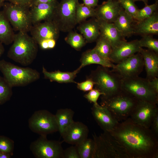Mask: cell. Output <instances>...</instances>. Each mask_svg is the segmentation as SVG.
I'll list each match as a JSON object with an SVG mask.
<instances>
[{"mask_svg": "<svg viewBox=\"0 0 158 158\" xmlns=\"http://www.w3.org/2000/svg\"><path fill=\"white\" fill-rule=\"evenodd\" d=\"M126 149L130 158H158V138L150 128L130 117L119 122L109 132Z\"/></svg>", "mask_w": 158, "mask_h": 158, "instance_id": "6da1fadb", "label": "cell"}, {"mask_svg": "<svg viewBox=\"0 0 158 158\" xmlns=\"http://www.w3.org/2000/svg\"><path fill=\"white\" fill-rule=\"evenodd\" d=\"M38 45L26 32L15 34L12 44L7 52V56L24 66L31 64L36 59Z\"/></svg>", "mask_w": 158, "mask_h": 158, "instance_id": "7a4b0ae2", "label": "cell"}, {"mask_svg": "<svg viewBox=\"0 0 158 158\" xmlns=\"http://www.w3.org/2000/svg\"><path fill=\"white\" fill-rule=\"evenodd\" d=\"M101 96L100 105L107 109L119 122L130 117L139 101L122 90L111 96Z\"/></svg>", "mask_w": 158, "mask_h": 158, "instance_id": "3957f363", "label": "cell"}, {"mask_svg": "<svg viewBox=\"0 0 158 158\" xmlns=\"http://www.w3.org/2000/svg\"><path fill=\"white\" fill-rule=\"evenodd\" d=\"M0 71L12 87L28 85L38 80L40 73L32 68L20 67L4 60H0Z\"/></svg>", "mask_w": 158, "mask_h": 158, "instance_id": "277c9868", "label": "cell"}, {"mask_svg": "<svg viewBox=\"0 0 158 158\" xmlns=\"http://www.w3.org/2000/svg\"><path fill=\"white\" fill-rule=\"evenodd\" d=\"M92 135L95 142L93 158H130L125 148L109 132Z\"/></svg>", "mask_w": 158, "mask_h": 158, "instance_id": "5b68a950", "label": "cell"}, {"mask_svg": "<svg viewBox=\"0 0 158 158\" xmlns=\"http://www.w3.org/2000/svg\"><path fill=\"white\" fill-rule=\"evenodd\" d=\"M95 83V88L108 96L122 90L121 78L108 68L99 65L92 71L90 76Z\"/></svg>", "mask_w": 158, "mask_h": 158, "instance_id": "8992f818", "label": "cell"}, {"mask_svg": "<svg viewBox=\"0 0 158 158\" xmlns=\"http://www.w3.org/2000/svg\"><path fill=\"white\" fill-rule=\"evenodd\" d=\"M121 89L139 100L158 104V93L151 87L146 78L138 76L122 78Z\"/></svg>", "mask_w": 158, "mask_h": 158, "instance_id": "52a82bcc", "label": "cell"}, {"mask_svg": "<svg viewBox=\"0 0 158 158\" xmlns=\"http://www.w3.org/2000/svg\"><path fill=\"white\" fill-rule=\"evenodd\" d=\"M2 11L13 30L28 33L32 26L30 7L5 2Z\"/></svg>", "mask_w": 158, "mask_h": 158, "instance_id": "ba28073f", "label": "cell"}, {"mask_svg": "<svg viewBox=\"0 0 158 158\" xmlns=\"http://www.w3.org/2000/svg\"><path fill=\"white\" fill-rule=\"evenodd\" d=\"M78 0H61L53 14L51 20L60 31L68 32L76 25V10Z\"/></svg>", "mask_w": 158, "mask_h": 158, "instance_id": "9c48e42d", "label": "cell"}, {"mask_svg": "<svg viewBox=\"0 0 158 158\" xmlns=\"http://www.w3.org/2000/svg\"><path fill=\"white\" fill-rule=\"evenodd\" d=\"M31 130L40 136H46L58 131L55 115L46 110L35 111L28 120Z\"/></svg>", "mask_w": 158, "mask_h": 158, "instance_id": "30bf717a", "label": "cell"}, {"mask_svg": "<svg viewBox=\"0 0 158 158\" xmlns=\"http://www.w3.org/2000/svg\"><path fill=\"white\" fill-rule=\"evenodd\" d=\"M62 142L48 140L46 136H40L32 142L30 149L36 158H63Z\"/></svg>", "mask_w": 158, "mask_h": 158, "instance_id": "8fae6325", "label": "cell"}, {"mask_svg": "<svg viewBox=\"0 0 158 158\" xmlns=\"http://www.w3.org/2000/svg\"><path fill=\"white\" fill-rule=\"evenodd\" d=\"M144 67L142 56L140 52L115 65L111 70L121 78L139 76Z\"/></svg>", "mask_w": 158, "mask_h": 158, "instance_id": "7c38bea8", "label": "cell"}, {"mask_svg": "<svg viewBox=\"0 0 158 158\" xmlns=\"http://www.w3.org/2000/svg\"><path fill=\"white\" fill-rule=\"evenodd\" d=\"M157 112V104L139 100L129 117L137 124L150 128L154 117Z\"/></svg>", "mask_w": 158, "mask_h": 158, "instance_id": "4fadbf2b", "label": "cell"}, {"mask_svg": "<svg viewBox=\"0 0 158 158\" xmlns=\"http://www.w3.org/2000/svg\"><path fill=\"white\" fill-rule=\"evenodd\" d=\"M60 31L51 20L43 21L33 25L30 31L31 36L38 44L44 41L58 40Z\"/></svg>", "mask_w": 158, "mask_h": 158, "instance_id": "5bb4252c", "label": "cell"}, {"mask_svg": "<svg viewBox=\"0 0 158 158\" xmlns=\"http://www.w3.org/2000/svg\"><path fill=\"white\" fill-rule=\"evenodd\" d=\"M89 133L88 128L86 125L81 122L74 121L61 136L66 142L76 145L87 138Z\"/></svg>", "mask_w": 158, "mask_h": 158, "instance_id": "9a60e30c", "label": "cell"}, {"mask_svg": "<svg viewBox=\"0 0 158 158\" xmlns=\"http://www.w3.org/2000/svg\"><path fill=\"white\" fill-rule=\"evenodd\" d=\"M142 48L138 40L129 42L126 41L112 49L109 56V60L113 63H118L128 57L140 52Z\"/></svg>", "mask_w": 158, "mask_h": 158, "instance_id": "2e32d148", "label": "cell"}, {"mask_svg": "<svg viewBox=\"0 0 158 158\" xmlns=\"http://www.w3.org/2000/svg\"><path fill=\"white\" fill-rule=\"evenodd\" d=\"M91 109L95 121L104 131H111L119 122L104 107L93 104Z\"/></svg>", "mask_w": 158, "mask_h": 158, "instance_id": "e0dca14e", "label": "cell"}, {"mask_svg": "<svg viewBox=\"0 0 158 158\" xmlns=\"http://www.w3.org/2000/svg\"><path fill=\"white\" fill-rule=\"evenodd\" d=\"M95 9L96 18L114 23L123 8L118 0H107Z\"/></svg>", "mask_w": 158, "mask_h": 158, "instance_id": "ac0fdd59", "label": "cell"}, {"mask_svg": "<svg viewBox=\"0 0 158 158\" xmlns=\"http://www.w3.org/2000/svg\"><path fill=\"white\" fill-rule=\"evenodd\" d=\"M56 0L46 3H40L30 8L32 25L51 19L58 3Z\"/></svg>", "mask_w": 158, "mask_h": 158, "instance_id": "d6986e66", "label": "cell"}, {"mask_svg": "<svg viewBox=\"0 0 158 158\" xmlns=\"http://www.w3.org/2000/svg\"><path fill=\"white\" fill-rule=\"evenodd\" d=\"M100 35L107 40L112 49L126 41L113 23H109L98 19Z\"/></svg>", "mask_w": 158, "mask_h": 158, "instance_id": "ffe728a7", "label": "cell"}, {"mask_svg": "<svg viewBox=\"0 0 158 158\" xmlns=\"http://www.w3.org/2000/svg\"><path fill=\"white\" fill-rule=\"evenodd\" d=\"M143 36L158 34V14L157 11L150 17L137 22L134 25V34Z\"/></svg>", "mask_w": 158, "mask_h": 158, "instance_id": "44dd1931", "label": "cell"}, {"mask_svg": "<svg viewBox=\"0 0 158 158\" xmlns=\"http://www.w3.org/2000/svg\"><path fill=\"white\" fill-rule=\"evenodd\" d=\"M78 29L87 43L96 42L100 35L99 22L96 18H92L79 24Z\"/></svg>", "mask_w": 158, "mask_h": 158, "instance_id": "7402d4cb", "label": "cell"}, {"mask_svg": "<svg viewBox=\"0 0 158 158\" xmlns=\"http://www.w3.org/2000/svg\"><path fill=\"white\" fill-rule=\"evenodd\" d=\"M141 54L146 73V78L150 80L158 77V54L149 49L142 48Z\"/></svg>", "mask_w": 158, "mask_h": 158, "instance_id": "603a6c76", "label": "cell"}, {"mask_svg": "<svg viewBox=\"0 0 158 158\" xmlns=\"http://www.w3.org/2000/svg\"><path fill=\"white\" fill-rule=\"evenodd\" d=\"M135 21L123 8L114 23L123 37H128L134 34L133 23Z\"/></svg>", "mask_w": 158, "mask_h": 158, "instance_id": "cb8c5ba5", "label": "cell"}, {"mask_svg": "<svg viewBox=\"0 0 158 158\" xmlns=\"http://www.w3.org/2000/svg\"><path fill=\"white\" fill-rule=\"evenodd\" d=\"M81 68L79 67L72 72H63L57 70L49 72L43 66L42 72L44 78L51 82H56L59 83H77L74 80L77 74Z\"/></svg>", "mask_w": 158, "mask_h": 158, "instance_id": "d4e9b609", "label": "cell"}, {"mask_svg": "<svg viewBox=\"0 0 158 158\" xmlns=\"http://www.w3.org/2000/svg\"><path fill=\"white\" fill-rule=\"evenodd\" d=\"M81 69L88 65L95 64L107 68H113L114 66L113 63L99 55L93 49H88L83 53L80 60Z\"/></svg>", "mask_w": 158, "mask_h": 158, "instance_id": "484cf974", "label": "cell"}, {"mask_svg": "<svg viewBox=\"0 0 158 158\" xmlns=\"http://www.w3.org/2000/svg\"><path fill=\"white\" fill-rule=\"evenodd\" d=\"M2 11H0V42L8 45L12 43L15 33Z\"/></svg>", "mask_w": 158, "mask_h": 158, "instance_id": "4316f807", "label": "cell"}, {"mask_svg": "<svg viewBox=\"0 0 158 158\" xmlns=\"http://www.w3.org/2000/svg\"><path fill=\"white\" fill-rule=\"evenodd\" d=\"M75 112L70 109H61L58 110L55 114L59 132L61 136L73 121Z\"/></svg>", "mask_w": 158, "mask_h": 158, "instance_id": "83f0119b", "label": "cell"}, {"mask_svg": "<svg viewBox=\"0 0 158 158\" xmlns=\"http://www.w3.org/2000/svg\"><path fill=\"white\" fill-rule=\"evenodd\" d=\"M95 8L90 7L83 3L78 2L76 10L75 21L76 25L86 20L89 17L96 18Z\"/></svg>", "mask_w": 158, "mask_h": 158, "instance_id": "f1b7e54d", "label": "cell"}, {"mask_svg": "<svg viewBox=\"0 0 158 158\" xmlns=\"http://www.w3.org/2000/svg\"><path fill=\"white\" fill-rule=\"evenodd\" d=\"M76 146L80 158H93L95 149L93 139L87 138Z\"/></svg>", "mask_w": 158, "mask_h": 158, "instance_id": "f546056e", "label": "cell"}, {"mask_svg": "<svg viewBox=\"0 0 158 158\" xmlns=\"http://www.w3.org/2000/svg\"><path fill=\"white\" fill-rule=\"evenodd\" d=\"M96 42V45L93 49L101 57L109 61V56L112 49L110 43L100 35Z\"/></svg>", "mask_w": 158, "mask_h": 158, "instance_id": "4dcf8cb0", "label": "cell"}, {"mask_svg": "<svg viewBox=\"0 0 158 158\" xmlns=\"http://www.w3.org/2000/svg\"><path fill=\"white\" fill-rule=\"evenodd\" d=\"M65 40L68 44L77 51H80L87 43L82 35L73 30L68 32Z\"/></svg>", "mask_w": 158, "mask_h": 158, "instance_id": "1f68e13d", "label": "cell"}, {"mask_svg": "<svg viewBox=\"0 0 158 158\" xmlns=\"http://www.w3.org/2000/svg\"><path fill=\"white\" fill-rule=\"evenodd\" d=\"M12 87L3 77L0 76V105L11 99L13 94Z\"/></svg>", "mask_w": 158, "mask_h": 158, "instance_id": "d6a6232c", "label": "cell"}, {"mask_svg": "<svg viewBox=\"0 0 158 158\" xmlns=\"http://www.w3.org/2000/svg\"><path fill=\"white\" fill-rule=\"evenodd\" d=\"M158 7V1L150 5H145L142 9H139L135 20L136 22L140 21L150 17L157 11Z\"/></svg>", "mask_w": 158, "mask_h": 158, "instance_id": "836d02e7", "label": "cell"}, {"mask_svg": "<svg viewBox=\"0 0 158 158\" xmlns=\"http://www.w3.org/2000/svg\"><path fill=\"white\" fill-rule=\"evenodd\" d=\"M139 42L141 47H146L148 49L158 54V40L154 38L152 36H143L141 39L139 40Z\"/></svg>", "mask_w": 158, "mask_h": 158, "instance_id": "e575fe53", "label": "cell"}, {"mask_svg": "<svg viewBox=\"0 0 158 158\" xmlns=\"http://www.w3.org/2000/svg\"><path fill=\"white\" fill-rule=\"evenodd\" d=\"M124 11L134 19L139 10L133 0H118Z\"/></svg>", "mask_w": 158, "mask_h": 158, "instance_id": "d590c367", "label": "cell"}, {"mask_svg": "<svg viewBox=\"0 0 158 158\" xmlns=\"http://www.w3.org/2000/svg\"><path fill=\"white\" fill-rule=\"evenodd\" d=\"M14 149V142L13 140L7 137L0 135V151L12 156Z\"/></svg>", "mask_w": 158, "mask_h": 158, "instance_id": "8d00e7d4", "label": "cell"}, {"mask_svg": "<svg viewBox=\"0 0 158 158\" xmlns=\"http://www.w3.org/2000/svg\"><path fill=\"white\" fill-rule=\"evenodd\" d=\"M102 95H103L102 93L95 88L89 91L87 93L85 94L84 97L90 102L93 103L94 104L97 105L99 104L97 102V101L99 96Z\"/></svg>", "mask_w": 158, "mask_h": 158, "instance_id": "74e56055", "label": "cell"}, {"mask_svg": "<svg viewBox=\"0 0 158 158\" xmlns=\"http://www.w3.org/2000/svg\"><path fill=\"white\" fill-rule=\"evenodd\" d=\"M77 87L79 90L84 91H89L93 89L95 82L90 77H87L85 81L76 83Z\"/></svg>", "mask_w": 158, "mask_h": 158, "instance_id": "f35d334b", "label": "cell"}, {"mask_svg": "<svg viewBox=\"0 0 158 158\" xmlns=\"http://www.w3.org/2000/svg\"><path fill=\"white\" fill-rule=\"evenodd\" d=\"M63 158H80L76 146H72L63 150Z\"/></svg>", "mask_w": 158, "mask_h": 158, "instance_id": "ab89813d", "label": "cell"}, {"mask_svg": "<svg viewBox=\"0 0 158 158\" xmlns=\"http://www.w3.org/2000/svg\"><path fill=\"white\" fill-rule=\"evenodd\" d=\"M150 128L153 134L158 138V112L156 114L154 117Z\"/></svg>", "mask_w": 158, "mask_h": 158, "instance_id": "60d3db41", "label": "cell"}, {"mask_svg": "<svg viewBox=\"0 0 158 158\" xmlns=\"http://www.w3.org/2000/svg\"><path fill=\"white\" fill-rule=\"evenodd\" d=\"M32 0H5L14 4L27 6L30 8Z\"/></svg>", "mask_w": 158, "mask_h": 158, "instance_id": "b9f144b4", "label": "cell"}, {"mask_svg": "<svg viewBox=\"0 0 158 158\" xmlns=\"http://www.w3.org/2000/svg\"><path fill=\"white\" fill-rule=\"evenodd\" d=\"M148 80L149 84L151 87L158 93V78L154 77L151 80Z\"/></svg>", "mask_w": 158, "mask_h": 158, "instance_id": "7bdbcfd3", "label": "cell"}, {"mask_svg": "<svg viewBox=\"0 0 158 158\" xmlns=\"http://www.w3.org/2000/svg\"><path fill=\"white\" fill-rule=\"evenodd\" d=\"M99 0H82L83 4L86 6L94 8L98 6Z\"/></svg>", "mask_w": 158, "mask_h": 158, "instance_id": "ee69618b", "label": "cell"}, {"mask_svg": "<svg viewBox=\"0 0 158 158\" xmlns=\"http://www.w3.org/2000/svg\"><path fill=\"white\" fill-rule=\"evenodd\" d=\"M54 0H32L31 6L40 3H46L52 1Z\"/></svg>", "mask_w": 158, "mask_h": 158, "instance_id": "f6af8a7d", "label": "cell"}, {"mask_svg": "<svg viewBox=\"0 0 158 158\" xmlns=\"http://www.w3.org/2000/svg\"><path fill=\"white\" fill-rule=\"evenodd\" d=\"M11 156L8 154L0 151V158H10Z\"/></svg>", "mask_w": 158, "mask_h": 158, "instance_id": "bcb514c9", "label": "cell"}, {"mask_svg": "<svg viewBox=\"0 0 158 158\" xmlns=\"http://www.w3.org/2000/svg\"><path fill=\"white\" fill-rule=\"evenodd\" d=\"M4 51V48L2 43L0 42V59Z\"/></svg>", "mask_w": 158, "mask_h": 158, "instance_id": "7dc6e473", "label": "cell"}, {"mask_svg": "<svg viewBox=\"0 0 158 158\" xmlns=\"http://www.w3.org/2000/svg\"><path fill=\"white\" fill-rule=\"evenodd\" d=\"M134 1H142L143 2L145 5L148 4V1L149 0H133Z\"/></svg>", "mask_w": 158, "mask_h": 158, "instance_id": "c3c4849f", "label": "cell"}, {"mask_svg": "<svg viewBox=\"0 0 158 158\" xmlns=\"http://www.w3.org/2000/svg\"><path fill=\"white\" fill-rule=\"evenodd\" d=\"M5 1V0H0V9L2 7Z\"/></svg>", "mask_w": 158, "mask_h": 158, "instance_id": "681fc988", "label": "cell"}, {"mask_svg": "<svg viewBox=\"0 0 158 158\" xmlns=\"http://www.w3.org/2000/svg\"><path fill=\"white\" fill-rule=\"evenodd\" d=\"M156 1H158V0H156Z\"/></svg>", "mask_w": 158, "mask_h": 158, "instance_id": "f907efd6", "label": "cell"}]
</instances>
